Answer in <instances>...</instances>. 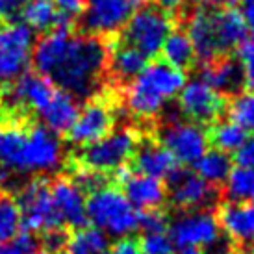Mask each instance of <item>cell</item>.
I'll return each mask as SVG.
<instances>
[{"mask_svg": "<svg viewBox=\"0 0 254 254\" xmlns=\"http://www.w3.org/2000/svg\"><path fill=\"white\" fill-rule=\"evenodd\" d=\"M36 71L74 99L91 97L108 71V49L97 36L72 34L69 26L47 32L34 43Z\"/></svg>", "mask_w": 254, "mask_h": 254, "instance_id": "obj_1", "label": "cell"}, {"mask_svg": "<svg viewBox=\"0 0 254 254\" xmlns=\"http://www.w3.org/2000/svg\"><path fill=\"white\" fill-rule=\"evenodd\" d=\"M64 154L60 135L43 125H0V182L50 175L62 167Z\"/></svg>", "mask_w": 254, "mask_h": 254, "instance_id": "obj_2", "label": "cell"}, {"mask_svg": "<svg viewBox=\"0 0 254 254\" xmlns=\"http://www.w3.org/2000/svg\"><path fill=\"white\" fill-rule=\"evenodd\" d=\"M7 104L15 110L34 113L43 127L58 135L69 132L80 110L72 95L60 89L37 71L22 72L15 78L7 91Z\"/></svg>", "mask_w": 254, "mask_h": 254, "instance_id": "obj_3", "label": "cell"}, {"mask_svg": "<svg viewBox=\"0 0 254 254\" xmlns=\"http://www.w3.org/2000/svg\"><path fill=\"white\" fill-rule=\"evenodd\" d=\"M186 84L184 71L165 62H150L128 80L125 89V106L137 121L156 119L178 97Z\"/></svg>", "mask_w": 254, "mask_h": 254, "instance_id": "obj_4", "label": "cell"}, {"mask_svg": "<svg viewBox=\"0 0 254 254\" xmlns=\"http://www.w3.org/2000/svg\"><path fill=\"white\" fill-rule=\"evenodd\" d=\"M85 217L108 238H130L139 230L141 212L135 208L121 188L100 184L85 197Z\"/></svg>", "mask_w": 254, "mask_h": 254, "instance_id": "obj_5", "label": "cell"}, {"mask_svg": "<svg viewBox=\"0 0 254 254\" xmlns=\"http://www.w3.org/2000/svg\"><path fill=\"white\" fill-rule=\"evenodd\" d=\"M139 145L137 132L132 128H117L108 132L99 141L82 147L80 163L87 171L97 175L117 173L132 160L135 148Z\"/></svg>", "mask_w": 254, "mask_h": 254, "instance_id": "obj_6", "label": "cell"}, {"mask_svg": "<svg viewBox=\"0 0 254 254\" xmlns=\"http://www.w3.org/2000/svg\"><path fill=\"white\" fill-rule=\"evenodd\" d=\"M21 208L22 228L30 234H52L62 230V219L56 212V206L50 193V184L45 178H32L22 186L17 197Z\"/></svg>", "mask_w": 254, "mask_h": 254, "instance_id": "obj_7", "label": "cell"}, {"mask_svg": "<svg viewBox=\"0 0 254 254\" xmlns=\"http://www.w3.org/2000/svg\"><path fill=\"white\" fill-rule=\"evenodd\" d=\"M173 32V21L167 11L160 7H141L135 9L123 28V43L141 52L143 56H158L167 36Z\"/></svg>", "mask_w": 254, "mask_h": 254, "instance_id": "obj_8", "label": "cell"}, {"mask_svg": "<svg viewBox=\"0 0 254 254\" xmlns=\"http://www.w3.org/2000/svg\"><path fill=\"white\" fill-rule=\"evenodd\" d=\"M160 143L178 165H195L210 148V137L202 125L188 119H169L160 130Z\"/></svg>", "mask_w": 254, "mask_h": 254, "instance_id": "obj_9", "label": "cell"}, {"mask_svg": "<svg viewBox=\"0 0 254 254\" xmlns=\"http://www.w3.org/2000/svg\"><path fill=\"white\" fill-rule=\"evenodd\" d=\"M169 236L177 249H213L221 241L217 215L210 210H186L169 226Z\"/></svg>", "mask_w": 254, "mask_h": 254, "instance_id": "obj_10", "label": "cell"}, {"mask_svg": "<svg viewBox=\"0 0 254 254\" xmlns=\"http://www.w3.org/2000/svg\"><path fill=\"white\" fill-rule=\"evenodd\" d=\"M34 52V32L22 22L0 28V80L19 78L26 72Z\"/></svg>", "mask_w": 254, "mask_h": 254, "instance_id": "obj_11", "label": "cell"}, {"mask_svg": "<svg viewBox=\"0 0 254 254\" xmlns=\"http://www.w3.org/2000/svg\"><path fill=\"white\" fill-rule=\"evenodd\" d=\"M178 110L184 119L206 125L219 119V115L225 110V99L212 85L202 78H195L186 82L178 93Z\"/></svg>", "mask_w": 254, "mask_h": 254, "instance_id": "obj_12", "label": "cell"}, {"mask_svg": "<svg viewBox=\"0 0 254 254\" xmlns=\"http://www.w3.org/2000/svg\"><path fill=\"white\" fill-rule=\"evenodd\" d=\"M137 6L135 0H84V28L97 37L113 36L125 28Z\"/></svg>", "mask_w": 254, "mask_h": 254, "instance_id": "obj_13", "label": "cell"}, {"mask_svg": "<svg viewBox=\"0 0 254 254\" xmlns=\"http://www.w3.org/2000/svg\"><path fill=\"white\" fill-rule=\"evenodd\" d=\"M113 123H115L113 108L106 100L93 99L82 110H78L76 119L67 134L72 145L85 147V145L99 141L108 132H112Z\"/></svg>", "mask_w": 254, "mask_h": 254, "instance_id": "obj_14", "label": "cell"}, {"mask_svg": "<svg viewBox=\"0 0 254 254\" xmlns=\"http://www.w3.org/2000/svg\"><path fill=\"white\" fill-rule=\"evenodd\" d=\"M169 182L171 191H167V197H171V202L184 212L208 208L217 195L212 184H208L197 173L178 171Z\"/></svg>", "mask_w": 254, "mask_h": 254, "instance_id": "obj_15", "label": "cell"}, {"mask_svg": "<svg viewBox=\"0 0 254 254\" xmlns=\"http://www.w3.org/2000/svg\"><path fill=\"white\" fill-rule=\"evenodd\" d=\"M117 175L123 182V193L139 212H148V210H160L167 198V188L163 180L152 178L143 173H128L125 167L117 171Z\"/></svg>", "mask_w": 254, "mask_h": 254, "instance_id": "obj_16", "label": "cell"}, {"mask_svg": "<svg viewBox=\"0 0 254 254\" xmlns=\"http://www.w3.org/2000/svg\"><path fill=\"white\" fill-rule=\"evenodd\" d=\"M50 193H52L56 212L64 225L78 228V226H84L87 223L84 188L74 178H56L50 184Z\"/></svg>", "mask_w": 254, "mask_h": 254, "instance_id": "obj_17", "label": "cell"}, {"mask_svg": "<svg viewBox=\"0 0 254 254\" xmlns=\"http://www.w3.org/2000/svg\"><path fill=\"white\" fill-rule=\"evenodd\" d=\"M221 232L241 247L254 245V202H226L217 213Z\"/></svg>", "mask_w": 254, "mask_h": 254, "instance_id": "obj_18", "label": "cell"}, {"mask_svg": "<svg viewBox=\"0 0 254 254\" xmlns=\"http://www.w3.org/2000/svg\"><path fill=\"white\" fill-rule=\"evenodd\" d=\"M132 158H134V167L137 173L148 175L158 180H171L180 171L178 162L162 143H139Z\"/></svg>", "mask_w": 254, "mask_h": 254, "instance_id": "obj_19", "label": "cell"}, {"mask_svg": "<svg viewBox=\"0 0 254 254\" xmlns=\"http://www.w3.org/2000/svg\"><path fill=\"white\" fill-rule=\"evenodd\" d=\"M22 24L32 32H52L58 28H67L69 17H65L52 0H26L19 11Z\"/></svg>", "mask_w": 254, "mask_h": 254, "instance_id": "obj_20", "label": "cell"}, {"mask_svg": "<svg viewBox=\"0 0 254 254\" xmlns=\"http://www.w3.org/2000/svg\"><path fill=\"white\" fill-rule=\"evenodd\" d=\"M200 78L204 82H208L221 95L238 91V87L243 84V76H241V69L238 62L228 60L225 56L204 62Z\"/></svg>", "mask_w": 254, "mask_h": 254, "instance_id": "obj_21", "label": "cell"}, {"mask_svg": "<svg viewBox=\"0 0 254 254\" xmlns=\"http://www.w3.org/2000/svg\"><path fill=\"white\" fill-rule=\"evenodd\" d=\"M147 65V58L127 43H119L108 52V71L121 82H128Z\"/></svg>", "mask_w": 254, "mask_h": 254, "instance_id": "obj_22", "label": "cell"}, {"mask_svg": "<svg viewBox=\"0 0 254 254\" xmlns=\"http://www.w3.org/2000/svg\"><path fill=\"white\" fill-rule=\"evenodd\" d=\"M67 254H106L110 238L95 226H78L65 240Z\"/></svg>", "mask_w": 254, "mask_h": 254, "instance_id": "obj_23", "label": "cell"}, {"mask_svg": "<svg viewBox=\"0 0 254 254\" xmlns=\"http://www.w3.org/2000/svg\"><path fill=\"white\" fill-rule=\"evenodd\" d=\"M162 54L165 64H169L171 67L180 69V71L191 67L195 58H197L190 36L182 30H173L167 36L162 47Z\"/></svg>", "mask_w": 254, "mask_h": 254, "instance_id": "obj_24", "label": "cell"}, {"mask_svg": "<svg viewBox=\"0 0 254 254\" xmlns=\"http://www.w3.org/2000/svg\"><path fill=\"white\" fill-rule=\"evenodd\" d=\"M195 173L200 178H204L208 184L217 186L223 184L232 169V160L226 152H221L217 148H208L204 154L195 163Z\"/></svg>", "mask_w": 254, "mask_h": 254, "instance_id": "obj_25", "label": "cell"}, {"mask_svg": "<svg viewBox=\"0 0 254 254\" xmlns=\"http://www.w3.org/2000/svg\"><path fill=\"white\" fill-rule=\"evenodd\" d=\"M223 186L228 202H254V169L236 165Z\"/></svg>", "mask_w": 254, "mask_h": 254, "instance_id": "obj_26", "label": "cell"}, {"mask_svg": "<svg viewBox=\"0 0 254 254\" xmlns=\"http://www.w3.org/2000/svg\"><path fill=\"white\" fill-rule=\"evenodd\" d=\"M208 137L217 150L230 154V152H236L241 147V143L247 139V132L232 119H223L213 125Z\"/></svg>", "mask_w": 254, "mask_h": 254, "instance_id": "obj_27", "label": "cell"}, {"mask_svg": "<svg viewBox=\"0 0 254 254\" xmlns=\"http://www.w3.org/2000/svg\"><path fill=\"white\" fill-rule=\"evenodd\" d=\"M21 232L22 217L17 198L7 193H0V243L15 240Z\"/></svg>", "mask_w": 254, "mask_h": 254, "instance_id": "obj_28", "label": "cell"}, {"mask_svg": "<svg viewBox=\"0 0 254 254\" xmlns=\"http://www.w3.org/2000/svg\"><path fill=\"white\" fill-rule=\"evenodd\" d=\"M228 119L238 123L247 134H254V89L238 93L228 106Z\"/></svg>", "mask_w": 254, "mask_h": 254, "instance_id": "obj_29", "label": "cell"}, {"mask_svg": "<svg viewBox=\"0 0 254 254\" xmlns=\"http://www.w3.org/2000/svg\"><path fill=\"white\" fill-rule=\"evenodd\" d=\"M137 245L141 254H177V245L171 240L169 228L156 232H143L141 241Z\"/></svg>", "mask_w": 254, "mask_h": 254, "instance_id": "obj_30", "label": "cell"}, {"mask_svg": "<svg viewBox=\"0 0 254 254\" xmlns=\"http://www.w3.org/2000/svg\"><path fill=\"white\" fill-rule=\"evenodd\" d=\"M238 65L241 69L243 84L249 89H254V41L245 39L238 47Z\"/></svg>", "mask_w": 254, "mask_h": 254, "instance_id": "obj_31", "label": "cell"}, {"mask_svg": "<svg viewBox=\"0 0 254 254\" xmlns=\"http://www.w3.org/2000/svg\"><path fill=\"white\" fill-rule=\"evenodd\" d=\"M36 251V240L30 232H21L15 240L0 243V254H32Z\"/></svg>", "mask_w": 254, "mask_h": 254, "instance_id": "obj_32", "label": "cell"}, {"mask_svg": "<svg viewBox=\"0 0 254 254\" xmlns=\"http://www.w3.org/2000/svg\"><path fill=\"white\" fill-rule=\"evenodd\" d=\"M139 230L143 232H156V230H167V217L160 210H148L143 212L139 217Z\"/></svg>", "mask_w": 254, "mask_h": 254, "instance_id": "obj_33", "label": "cell"}, {"mask_svg": "<svg viewBox=\"0 0 254 254\" xmlns=\"http://www.w3.org/2000/svg\"><path fill=\"white\" fill-rule=\"evenodd\" d=\"M234 154H236V163L240 167L254 169V135L251 137L247 135V139L241 143V147Z\"/></svg>", "mask_w": 254, "mask_h": 254, "instance_id": "obj_34", "label": "cell"}, {"mask_svg": "<svg viewBox=\"0 0 254 254\" xmlns=\"http://www.w3.org/2000/svg\"><path fill=\"white\" fill-rule=\"evenodd\" d=\"M240 13L241 19H243V24H245V30H247L249 39L254 41V0H243Z\"/></svg>", "mask_w": 254, "mask_h": 254, "instance_id": "obj_35", "label": "cell"}, {"mask_svg": "<svg viewBox=\"0 0 254 254\" xmlns=\"http://www.w3.org/2000/svg\"><path fill=\"white\" fill-rule=\"evenodd\" d=\"M58 6V9L65 15V17H78L82 13V7H84V0H52Z\"/></svg>", "mask_w": 254, "mask_h": 254, "instance_id": "obj_36", "label": "cell"}, {"mask_svg": "<svg viewBox=\"0 0 254 254\" xmlns=\"http://www.w3.org/2000/svg\"><path fill=\"white\" fill-rule=\"evenodd\" d=\"M106 254H141V251H139V245L134 240L123 238V240H119L115 245L108 249Z\"/></svg>", "mask_w": 254, "mask_h": 254, "instance_id": "obj_37", "label": "cell"}, {"mask_svg": "<svg viewBox=\"0 0 254 254\" xmlns=\"http://www.w3.org/2000/svg\"><path fill=\"white\" fill-rule=\"evenodd\" d=\"M26 0H0V17H13L21 11Z\"/></svg>", "mask_w": 254, "mask_h": 254, "instance_id": "obj_38", "label": "cell"}, {"mask_svg": "<svg viewBox=\"0 0 254 254\" xmlns=\"http://www.w3.org/2000/svg\"><path fill=\"white\" fill-rule=\"evenodd\" d=\"M197 7H204V9H217V7H225L234 0H191Z\"/></svg>", "mask_w": 254, "mask_h": 254, "instance_id": "obj_39", "label": "cell"}, {"mask_svg": "<svg viewBox=\"0 0 254 254\" xmlns=\"http://www.w3.org/2000/svg\"><path fill=\"white\" fill-rule=\"evenodd\" d=\"M154 2L160 9H163V11L169 13V11H177V9H180L186 0H154Z\"/></svg>", "mask_w": 254, "mask_h": 254, "instance_id": "obj_40", "label": "cell"}, {"mask_svg": "<svg viewBox=\"0 0 254 254\" xmlns=\"http://www.w3.org/2000/svg\"><path fill=\"white\" fill-rule=\"evenodd\" d=\"M178 254H206L204 251H200V249H180V253Z\"/></svg>", "mask_w": 254, "mask_h": 254, "instance_id": "obj_41", "label": "cell"}, {"mask_svg": "<svg viewBox=\"0 0 254 254\" xmlns=\"http://www.w3.org/2000/svg\"><path fill=\"white\" fill-rule=\"evenodd\" d=\"M4 123H6V108L0 102V125H4Z\"/></svg>", "mask_w": 254, "mask_h": 254, "instance_id": "obj_42", "label": "cell"}, {"mask_svg": "<svg viewBox=\"0 0 254 254\" xmlns=\"http://www.w3.org/2000/svg\"><path fill=\"white\" fill-rule=\"evenodd\" d=\"M32 254H50L49 251H34Z\"/></svg>", "mask_w": 254, "mask_h": 254, "instance_id": "obj_43", "label": "cell"}, {"mask_svg": "<svg viewBox=\"0 0 254 254\" xmlns=\"http://www.w3.org/2000/svg\"><path fill=\"white\" fill-rule=\"evenodd\" d=\"M135 2H137V4H139V6H141V4H145V0H135Z\"/></svg>", "mask_w": 254, "mask_h": 254, "instance_id": "obj_44", "label": "cell"}]
</instances>
